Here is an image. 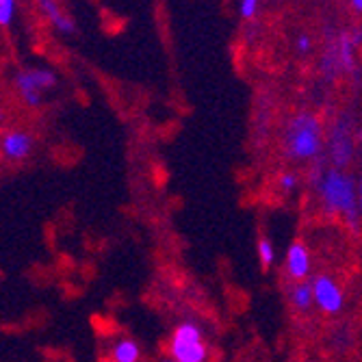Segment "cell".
Wrapping results in <instances>:
<instances>
[{
	"mask_svg": "<svg viewBox=\"0 0 362 362\" xmlns=\"http://www.w3.org/2000/svg\"><path fill=\"white\" fill-rule=\"evenodd\" d=\"M315 189L325 213L343 215L349 226H356L362 219L358 206V185L345 170L327 168L319 172Z\"/></svg>",
	"mask_w": 362,
	"mask_h": 362,
	"instance_id": "cell-1",
	"label": "cell"
},
{
	"mask_svg": "<svg viewBox=\"0 0 362 362\" xmlns=\"http://www.w3.org/2000/svg\"><path fill=\"white\" fill-rule=\"evenodd\" d=\"M282 148H284V156L295 163L315 160L323 150L321 119L313 111L295 113L284 128Z\"/></svg>",
	"mask_w": 362,
	"mask_h": 362,
	"instance_id": "cell-2",
	"label": "cell"
},
{
	"mask_svg": "<svg viewBox=\"0 0 362 362\" xmlns=\"http://www.w3.org/2000/svg\"><path fill=\"white\" fill-rule=\"evenodd\" d=\"M13 87L26 107L37 109L44 100V93L57 87V74L50 68L18 70L13 74Z\"/></svg>",
	"mask_w": 362,
	"mask_h": 362,
	"instance_id": "cell-3",
	"label": "cell"
},
{
	"mask_svg": "<svg viewBox=\"0 0 362 362\" xmlns=\"http://www.w3.org/2000/svg\"><path fill=\"white\" fill-rule=\"evenodd\" d=\"M170 356L178 362H204L209 347L200 327L191 321L180 323L170 339Z\"/></svg>",
	"mask_w": 362,
	"mask_h": 362,
	"instance_id": "cell-4",
	"label": "cell"
},
{
	"mask_svg": "<svg viewBox=\"0 0 362 362\" xmlns=\"http://www.w3.org/2000/svg\"><path fill=\"white\" fill-rule=\"evenodd\" d=\"M313 293H315V304L327 315H337L345 306L343 288L337 284V280L332 276H327V274H319L313 280Z\"/></svg>",
	"mask_w": 362,
	"mask_h": 362,
	"instance_id": "cell-5",
	"label": "cell"
},
{
	"mask_svg": "<svg viewBox=\"0 0 362 362\" xmlns=\"http://www.w3.org/2000/svg\"><path fill=\"white\" fill-rule=\"evenodd\" d=\"M327 152L334 163V168L345 170L351 158H354V139H351V128L347 119H341L330 130V139H327Z\"/></svg>",
	"mask_w": 362,
	"mask_h": 362,
	"instance_id": "cell-6",
	"label": "cell"
},
{
	"mask_svg": "<svg viewBox=\"0 0 362 362\" xmlns=\"http://www.w3.org/2000/svg\"><path fill=\"white\" fill-rule=\"evenodd\" d=\"M35 148V137L26 130H20V128H13L9 133H5L3 137V154L7 160L11 163H20V160H26Z\"/></svg>",
	"mask_w": 362,
	"mask_h": 362,
	"instance_id": "cell-7",
	"label": "cell"
},
{
	"mask_svg": "<svg viewBox=\"0 0 362 362\" xmlns=\"http://www.w3.org/2000/svg\"><path fill=\"white\" fill-rule=\"evenodd\" d=\"M310 252L302 241L291 243V247L286 250V274L288 278L304 282L310 276Z\"/></svg>",
	"mask_w": 362,
	"mask_h": 362,
	"instance_id": "cell-8",
	"label": "cell"
},
{
	"mask_svg": "<svg viewBox=\"0 0 362 362\" xmlns=\"http://www.w3.org/2000/svg\"><path fill=\"white\" fill-rule=\"evenodd\" d=\"M37 5H40L42 13L46 16V20L50 22V26L57 33H61V35H74V33H76L74 20L59 7L57 0H37Z\"/></svg>",
	"mask_w": 362,
	"mask_h": 362,
	"instance_id": "cell-9",
	"label": "cell"
},
{
	"mask_svg": "<svg viewBox=\"0 0 362 362\" xmlns=\"http://www.w3.org/2000/svg\"><path fill=\"white\" fill-rule=\"evenodd\" d=\"M288 302L293 308H298L300 313H306L315 304V293H313V282H295L288 288Z\"/></svg>",
	"mask_w": 362,
	"mask_h": 362,
	"instance_id": "cell-10",
	"label": "cell"
},
{
	"mask_svg": "<svg viewBox=\"0 0 362 362\" xmlns=\"http://www.w3.org/2000/svg\"><path fill=\"white\" fill-rule=\"evenodd\" d=\"M141 347L133 339H119L111 347V362H139Z\"/></svg>",
	"mask_w": 362,
	"mask_h": 362,
	"instance_id": "cell-11",
	"label": "cell"
},
{
	"mask_svg": "<svg viewBox=\"0 0 362 362\" xmlns=\"http://www.w3.org/2000/svg\"><path fill=\"white\" fill-rule=\"evenodd\" d=\"M256 254H258V260L262 267H272L276 262V247L269 239H260L258 245H256Z\"/></svg>",
	"mask_w": 362,
	"mask_h": 362,
	"instance_id": "cell-12",
	"label": "cell"
},
{
	"mask_svg": "<svg viewBox=\"0 0 362 362\" xmlns=\"http://www.w3.org/2000/svg\"><path fill=\"white\" fill-rule=\"evenodd\" d=\"M16 5L18 0H0V24L3 26H11L16 18Z\"/></svg>",
	"mask_w": 362,
	"mask_h": 362,
	"instance_id": "cell-13",
	"label": "cell"
},
{
	"mask_svg": "<svg viewBox=\"0 0 362 362\" xmlns=\"http://www.w3.org/2000/svg\"><path fill=\"white\" fill-rule=\"evenodd\" d=\"M260 0H239V16L243 20H254Z\"/></svg>",
	"mask_w": 362,
	"mask_h": 362,
	"instance_id": "cell-14",
	"label": "cell"
},
{
	"mask_svg": "<svg viewBox=\"0 0 362 362\" xmlns=\"http://www.w3.org/2000/svg\"><path fill=\"white\" fill-rule=\"evenodd\" d=\"M295 50H298V54H308L313 50V37L308 33H300V35L295 37Z\"/></svg>",
	"mask_w": 362,
	"mask_h": 362,
	"instance_id": "cell-15",
	"label": "cell"
},
{
	"mask_svg": "<svg viewBox=\"0 0 362 362\" xmlns=\"http://www.w3.org/2000/svg\"><path fill=\"white\" fill-rule=\"evenodd\" d=\"M298 185H300V178L295 172H286V174L280 176V189L286 191V193L295 191V189H298Z\"/></svg>",
	"mask_w": 362,
	"mask_h": 362,
	"instance_id": "cell-16",
	"label": "cell"
},
{
	"mask_svg": "<svg viewBox=\"0 0 362 362\" xmlns=\"http://www.w3.org/2000/svg\"><path fill=\"white\" fill-rule=\"evenodd\" d=\"M349 3H351L356 13H362V0H349Z\"/></svg>",
	"mask_w": 362,
	"mask_h": 362,
	"instance_id": "cell-17",
	"label": "cell"
},
{
	"mask_svg": "<svg viewBox=\"0 0 362 362\" xmlns=\"http://www.w3.org/2000/svg\"><path fill=\"white\" fill-rule=\"evenodd\" d=\"M358 206H360V215H362V180L358 185Z\"/></svg>",
	"mask_w": 362,
	"mask_h": 362,
	"instance_id": "cell-18",
	"label": "cell"
},
{
	"mask_svg": "<svg viewBox=\"0 0 362 362\" xmlns=\"http://www.w3.org/2000/svg\"><path fill=\"white\" fill-rule=\"evenodd\" d=\"M163 362H178V360H174V358H165V360H163Z\"/></svg>",
	"mask_w": 362,
	"mask_h": 362,
	"instance_id": "cell-19",
	"label": "cell"
}]
</instances>
